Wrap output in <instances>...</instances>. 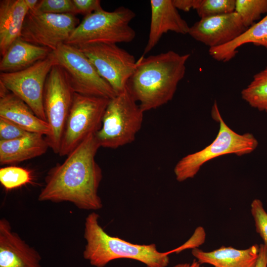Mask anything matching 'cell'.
<instances>
[{"label":"cell","mask_w":267,"mask_h":267,"mask_svg":"<svg viewBox=\"0 0 267 267\" xmlns=\"http://www.w3.org/2000/svg\"><path fill=\"white\" fill-rule=\"evenodd\" d=\"M99 147L95 134L89 135L64 162L49 170L38 200L69 202L82 210L101 209L103 204L98 190L102 173L95 159Z\"/></svg>","instance_id":"obj_1"},{"label":"cell","mask_w":267,"mask_h":267,"mask_svg":"<svg viewBox=\"0 0 267 267\" xmlns=\"http://www.w3.org/2000/svg\"><path fill=\"white\" fill-rule=\"evenodd\" d=\"M189 53L169 50L137 61L126 87L144 112L167 104L184 78Z\"/></svg>","instance_id":"obj_2"},{"label":"cell","mask_w":267,"mask_h":267,"mask_svg":"<svg viewBox=\"0 0 267 267\" xmlns=\"http://www.w3.org/2000/svg\"><path fill=\"white\" fill-rule=\"evenodd\" d=\"M99 216L93 212L85 222L84 237L87 243L83 257L95 267H104L112 261L129 259L146 267H167L170 251L159 252L155 244L140 245L109 235L99 223Z\"/></svg>","instance_id":"obj_3"},{"label":"cell","mask_w":267,"mask_h":267,"mask_svg":"<svg viewBox=\"0 0 267 267\" xmlns=\"http://www.w3.org/2000/svg\"><path fill=\"white\" fill-rule=\"evenodd\" d=\"M213 118L219 123V130L214 140L205 148L189 154L179 160L174 172L177 181L182 182L193 178L207 162L226 154L238 156L253 152L258 141L251 133L238 134L224 121L215 102L212 109Z\"/></svg>","instance_id":"obj_4"},{"label":"cell","mask_w":267,"mask_h":267,"mask_svg":"<svg viewBox=\"0 0 267 267\" xmlns=\"http://www.w3.org/2000/svg\"><path fill=\"white\" fill-rule=\"evenodd\" d=\"M135 15L123 6L111 12L102 8L85 16L65 44L79 47L130 43L135 38V32L130 23Z\"/></svg>","instance_id":"obj_5"},{"label":"cell","mask_w":267,"mask_h":267,"mask_svg":"<svg viewBox=\"0 0 267 267\" xmlns=\"http://www.w3.org/2000/svg\"><path fill=\"white\" fill-rule=\"evenodd\" d=\"M143 113L127 87L110 99L101 127L95 134L100 147L116 149L133 142L141 128Z\"/></svg>","instance_id":"obj_6"},{"label":"cell","mask_w":267,"mask_h":267,"mask_svg":"<svg viewBox=\"0 0 267 267\" xmlns=\"http://www.w3.org/2000/svg\"><path fill=\"white\" fill-rule=\"evenodd\" d=\"M74 91L64 69L52 67L45 84L43 104L50 133L45 139L49 148L59 154L65 125L72 104Z\"/></svg>","instance_id":"obj_7"},{"label":"cell","mask_w":267,"mask_h":267,"mask_svg":"<svg viewBox=\"0 0 267 267\" xmlns=\"http://www.w3.org/2000/svg\"><path fill=\"white\" fill-rule=\"evenodd\" d=\"M110 99L74 93L65 125L59 155L67 156L101 128Z\"/></svg>","instance_id":"obj_8"},{"label":"cell","mask_w":267,"mask_h":267,"mask_svg":"<svg viewBox=\"0 0 267 267\" xmlns=\"http://www.w3.org/2000/svg\"><path fill=\"white\" fill-rule=\"evenodd\" d=\"M57 64L66 72L75 93L111 99L117 93L98 74L95 67L77 46L66 44L53 51Z\"/></svg>","instance_id":"obj_9"},{"label":"cell","mask_w":267,"mask_h":267,"mask_svg":"<svg viewBox=\"0 0 267 267\" xmlns=\"http://www.w3.org/2000/svg\"><path fill=\"white\" fill-rule=\"evenodd\" d=\"M57 64L52 51L45 58L32 66L15 72L0 74V83L22 100L40 119L46 121L43 98L47 77L51 68Z\"/></svg>","instance_id":"obj_10"},{"label":"cell","mask_w":267,"mask_h":267,"mask_svg":"<svg viewBox=\"0 0 267 267\" xmlns=\"http://www.w3.org/2000/svg\"><path fill=\"white\" fill-rule=\"evenodd\" d=\"M80 23L74 14L43 13L34 9L26 16L20 38L55 51L66 42Z\"/></svg>","instance_id":"obj_11"},{"label":"cell","mask_w":267,"mask_h":267,"mask_svg":"<svg viewBox=\"0 0 267 267\" xmlns=\"http://www.w3.org/2000/svg\"><path fill=\"white\" fill-rule=\"evenodd\" d=\"M78 47L117 94L126 88L136 66L133 55L117 44H97Z\"/></svg>","instance_id":"obj_12"},{"label":"cell","mask_w":267,"mask_h":267,"mask_svg":"<svg viewBox=\"0 0 267 267\" xmlns=\"http://www.w3.org/2000/svg\"><path fill=\"white\" fill-rule=\"evenodd\" d=\"M247 29L234 11L201 18L190 27L188 34L210 48L231 42Z\"/></svg>","instance_id":"obj_13"},{"label":"cell","mask_w":267,"mask_h":267,"mask_svg":"<svg viewBox=\"0 0 267 267\" xmlns=\"http://www.w3.org/2000/svg\"><path fill=\"white\" fill-rule=\"evenodd\" d=\"M41 256L12 230L10 222L0 220V267H42Z\"/></svg>","instance_id":"obj_14"},{"label":"cell","mask_w":267,"mask_h":267,"mask_svg":"<svg viewBox=\"0 0 267 267\" xmlns=\"http://www.w3.org/2000/svg\"><path fill=\"white\" fill-rule=\"evenodd\" d=\"M151 20L148 41L143 55L150 52L162 36L169 31L185 35L190 27L180 15L173 0H151Z\"/></svg>","instance_id":"obj_15"},{"label":"cell","mask_w":267,"mask_h":267,"mask_svg":"<svg viewBox=\"0 0 267 267\" xmlns=\"http://www.w3.org/2000/svg\"><path fill=\"white\" fill-rule=\"evenodd\" d=\"M0 117L7 119L29 133L47 136L50 133L47 122L38 116L20 98L0 83Z\"/></svg>","instance_id":"obj_16"},{"label":"cell","mask_w":267,"mask_h":267,"mask_svg":"<svg viewBox=\"0 0 267 267\" xmlns=\"http://www.w3.org/2000/svg\"><path fill=\"white\" fill-rule=\"evenodd\" d=\"M259 245L254 244L245 249L222 246L212 251H204L198 248L191 254L200 264H209L214 267H256Z\"/></svg>","instance_id":"obj_17"},{"label":"cell","mask_w":267,"mask_h":267,"mask_svg":"<svg viewBox=\"0 0 267 267\" xmlns=\"http://www.w3.org/2000/svg\"><path fill=\"white\" fill-rule=\"evenodd\" d=\"M29 11L24 0L0 1V53L1 56L14 42L21 37Z\"/></svg>","instance_id":"obj_18"},{"label":"cell","mask_w":267,"mask_h":267,"mask_svg":"<svg viewBox=\"0 0 267 267\" xmlns=\"http://www.w3.org/2000/svg\"><path fill=\"white\" fill-rule=\"evenodd\" d=\"M44 135L30 133L11 140L0 141V164L18 163L44 154L49 145Z\"/></svg>","instance_id":"obj_19"},{"label":"cell","mask_w":267,"mask_h":267,"mask_svg":"<svg viewBox=\"0 0 267 267\" xmlns=\"http://www.w3.org/2000/svg\"><path fill=\"white\" fill-rule=\"evenodd\" d=\"M52 51L22 40L14 41L1 56V72L11 73L23 70L45 58Z\"/></svg>","instance_id":"obj_20"},{"label":"cell","mask_w":267,"mask_h":267,"mask_svg":"<svg viewBox=\"0 0 267 267\" xmlns=\"http://www.w3.org/2000/svg\"><path fill=\"white\" fill-rule=\"evenodd\" d=\"M250 43L267 49V14L231 42L221 46L210 48L209 54L218 61L226 62L235 57L240 46Z\"/></svg>","instance_id":"obj_21"},{"label":"cell","mask_w":267,"mask_h":267,"mask_svg":"<svg viewBox=\"0 0 267 267\" xmlns=\"http://www.w3.org/2000/svg\"><path fill=\"white\" fill-rule=\"evenodd\" d=\"M241 95L251 107L267 114V66L253 76Z\"/></svg>","instance_id":"obj_22"},{"label":"cell","mask_w":267,"mask_h":267,"mask_svg":"<svg viewBox=\"0 0 267 267\" xmlns=\"http://www.w3.org/2000/svg\"><path fill=\"white\" fill-rule=\"evenodd\" d=\"M235 12L248 29L267 14V0H235Z\"/></svg>","instance_id":"obj_23"},{"label":"cell","mask_w":267,"mask_h":267,"mask_svg":"<svg viewBox=\"0 0 267 267\" xmlns=\"http://www.w3.org/2000/svg\"><path fill=\"white\" fill-rule=\"evenodd\" d=\"M31 180V174L26 169L15 166H9L0 169V182L7 190L29 183Z\"/></svg>","instance_id":"obj_24"},{"label":"cell","mask_w":267,"mask_h":267,"mask_svg":"<svg viewBox=\"0 0 267 267\" xmlns=\"http://www.w3.org/2000/svg\"><path fill=\"white\" fill-rule=\"evenodd\" d=\"M235 0H201L196 12L200 19L235 11Z\"/></svg>","instance_id":"obj_25"},{"label":"cell","mask_w":267,"mask_h":267,"mask_svg":"<svg viewBox=\"0 0 267 267\" xmlns=\"http://www.w3.org/2000/svg\"><path fill=\"white\" fill-rule=\"evenodd\" d=\"M35 10L52 14H77L73 0H39Z\"/></svg>","instance_id":"obj_26"},{"label":"cell","mask_w":267,"mask_h":267,"mask_svg":"<svg viewBox=\"0 0 267 267\" xmlns=\"http://www.w3.org/2000/svg\"><path fill=\"white\" fill-rule=\"evenodd\" d=\"M251 213L253 218L256 232L259 234L267 249V212L261 200L254 199L251 204Z\"/></svg>","instance_id":"obj_27"},{"label":"cell","mask_w":267,"mask_h":267,"mask_svg":"<svg viewBox=\"0 0 267 267\" xmlns=\"http://www.w3.org/2000/svg\"><path fill=\"white\" fill-rule=\"evenodd\" d=\"M30 133L14 123L0 117V141L16 139Z\"/></svg>","instance_id":"obj_28"},{"label":"cell","mask_w":267,"mask_h":267,"mask_svg":"<svg viewBox=\"0 0 267 267\" xmlns=\"http://www.w3.org/2000/svg\"><path fill=\"white\" fill-rule=\"evenodd\" d=\"M77 14L85 16L102 9L99 0H73Z\"/></svg>","instance_id":"obj_29"},{"label":"cell","mask_w":267,"mask_h":267,"mask_svg":"<svg viewBox=\"0 0 267 267\" xmlns=\"http://www.w3.org/2000/svg\"><path fill=\"white\" fill-rule=\"evenodd\" d=\"M206 233L204 228L202 227L199 226L197 227L194 234L191 236L190 239L188 240L183 245L179 247L177 249L172 250L173 252H179L182 250L187 248L193 249L197 248L199 245L203 244L205 241Z\"/></svg>","instance_id":"obj_30"},{"label":"cell","mask_w":267,"mask_h":267,"mask_svg":"<svg viewBox=\"0 0 267 267\" xmlns=\"http://www.w3.org/2000/svg\"><path fill=\"white\" fill-rule=\"evenodd\" d=\"M201 1V0H173V3L178 10L186 12L192 9L196 10Z\"/></svg>","instance_id":"obj_31"},{"label":"cell","mask_w":267,"mask_h":267,"mask_svg":"<svg viewBox=\"0 0 267 267\" xmlns=\"http://www.w3.org/2000/svg\"><path fill=\"white\" fill-rule=\"evenodd\" d=\"M256 267H267V249L263 244L259 245V252Z\"/></svg>","instance_id":"obj_32"},{"label":"cell","mask_w":267,"mask_h":267,"mask_svg":"<svg viewBox=\"0 0 267 267\" xmlns=\"http://www.w3.org/2000/svg\"><path fill=\"white\" fill-rule=\"evenodd\" d=\"M173 267H204L196 259L191 263L178 264Z\"/></svg>","instance_id":"obj_33"},{"label":"cell","mask_w":267,"mask_h":267,"mask_svg":"<svg viewBox=\"0 0 267 267\" xmlns=\"http://www.w3.org/2000/svg\"><path fill=\"white\" fill-rule=\"evenodd\" d=\"M24 1L29 11L35 9L39 1L38 0H24Z\"/></svg>","instance_id":"obj_34"}]
</instances>
